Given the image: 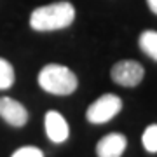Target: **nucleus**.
Segmentation results:
<instances>
[{
	"mask_svg": "<svg viewBox=\"0 0 157 157\" xmlns=\"http://www.w3.org/2000/svg\"><path fill=\"white\" fill-rule=\"evenodd\" d=\"M11 157H45L44 152L40 150L39 147H33V145H25V147H19L11 154Z\"/></svg>",
	"mask_w": 157,
	"mask_h": 157,
	"instance_id": "nucleus-11",
	"label": "nucleus"
},
{
	"mask_svg": "<svg viewBox=\"0 0 157 157\" xmlns=\"http://www.w3.org/2000/svg\"><path fill=\"white\" fill-rule=\"evenodd\" d=\"M110 78L122 87H136L145 78V68L136 59H121L110 68Z\"/></svg>",
	"mask_w": 157,
	"mask_h": 157,
	"instance_id": "nucleus-4",
	"label": "nucleus"
},
{
	"mask_svg": "<svg viewBox=\"0 0 157 157\" xmlns=\"http://www.w3.org/2000/svg\"><path fill=\"white\" fill-rule=\"evenodd\" d=\"M122 110V98L113 93L96 98L86 110V119L91 124H107Z\"/></svg>",
	"mask_w": 157,
	"mask_h": 157,
	"instance_id": "nucleus-3",
	"label": "nucleus"
},
{
	"mask_svg": "<svg viewBox=\"0 0 157 157\" xmlns=\"http://www.w3.org/2000/svg\"><path fill=\"white\" fill-rule=\"evenodd\" d=\"M138 47L140 51L148 56L152 61H157V32L155 30H145L138 37Z\"/></svg>",
	"mask_w": 157,
	"mask_h": 157,
	"instance_id": "nucleus-8",
	"label": "nucleus"
},
{
	"mask_svg": "<svg viewBox=\"0 0 157 157\" xmlns=\"http://www.w3.org/2000/svg\"><path fill=\"white\" fill-rule=\"evenodd\" d=\"M44 131L45 136L56 145H61L70 138V126H68L67 119L63 117V113L58 112V110H47L45 112Z\"/></svg>",
	"mask_w": 157,
	"mask_h": 157,
	"instance_id": "nucleus-6",
	"label": "nucleus"
},
{
	"mask_svg": "<svg viewBox=\"0 0 157 157\" xmlns=\"http://www.w3.org/2000/svg\"><path fill=\"white\" fill-rule=\"evenodd\" d=\"M16 82V72L9 59L0 58V91L11 89Z\"/></svg>",
	"mask_w": 157,
	"mask_h": 157,
	"instance_id": "nucleus-9",
	"label": "nucleus"
},
{
	"mask_svg": "<svg viewBox=\"0 0 157 157\" xmlns=\"http://www.w3.org/2000/svg\"><path fill=\"white\" fill-rule=\"evenodd\" d=\"M75 7L68 0L52 2L47 6H40L30 14V28L39 33H49L72 26L75 21Z\"/></svg>",
	"mask_w": 157,
	"mask_h": 157,
	"instance_id": "nucleus-1",
	"label": "nucleus"
},
{
	"mask_svg": "<svg viewBox=\"0 0 157 157\" xmlns=\"http://www.w3.org/2000/svg\"><path fill=\"white\" fill-rule=\"evenodd\" d=\"M128 148V138L122 133H108L96 143L98 157H122Z\"/></svg>",
	"mask_w": 157,
	"mask_h": 157,
	"instance_id": "nucleus-7",
	"label": "nucleus"
},
{
	"mask_svg": "<svg viewBox=\"0 0 157 157\" xmlns=\"http://www.w3.org/2000/svg\"><path fill=\"white\" fill-rule=\"evenodd\" d=\"M37 82L42 91L54 96H70L78 87V78L75 72L58 63H49L40 68Z\"/></svg>",
	"mask_w": 157,
	"mask_h": 157,
	"instance_id": "nucleus-2",
	"label": "nucleus"
},
{
	"mask_svg": "<svg viewBox=\"0 0 157 157\" xmlns=\"http://www.w3.org/2000/svg\"><path fill=\"white\" fill-rule=\"evenodd\" d=\"M147 6H148V9H150L152 14L157 16V0H147Z\"/></svg>",
	"mask_w": 157,
	"mask_h": 157,
	"instance_id": "nucleus-12",
	"label": "nucleus"
},
{
	"mask_svg": "<svg viewBox=\"0 0 157 157\" xmlns=\"http://www.w3.org/2000/svg\"><path fill=\"white\" fill-rule=\"evenodd\" d=\"M0 119L12 128H23L28 122L30 113L21 101L14 100L11 96H2L0 98Z\"/></svg>",
	"mask_w": 157,
	"mask_h": 157,
	"instance_id": "nucleus-5",
	"label": "nucleus"
},
{
	"mask_svg": "<svg viewBox=\"0 0 157 157\" xmlns=\"http://www.w3.org/2000/svg\"><path fill=\"white\" fill-rule=\"evenodd\" d=\"M141 143L148 154H157V124H150L145 128L141 135Z\"/></svg>",
	"mask_w": 157,
	"mask_h": 157,
	"instance_id": "nucleus-10",
	"label": "nucleus"
}]
</instances>
